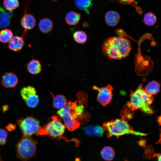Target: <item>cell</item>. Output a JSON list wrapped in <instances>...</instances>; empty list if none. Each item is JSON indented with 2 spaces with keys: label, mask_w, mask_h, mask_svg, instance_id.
Masks as SVG:
<instances>
[{
  "label": "cell",
  "mask_w": 161,
  "mask_h": 161,
  "mask_svg": "<svg viewBox=\"0 0 161 161\" xmlns=\"http://www.w3.org/2000/svg\"><path fill=\"white\" fill-rule=\"evenodd\" d=\"M131 48L130 40L123 36H116L108 38L104 41L102 52L110 59L119 60L127 57Z\"/></svg>",
  "instance_id": "1"
},
{
  "label": "cell",
  "mask_w": 161,
  "mask_h": 161,
  "mask_svg": "<svg viewBox=\"0 0 161 161\" xmlns=\"http://www.w3.org/2000/svg\"><path fill=\"white\" fill-rule=\"evenodd\" d=\"M154 100L153 96L146 92L141 84L134 91H131L130 100L126 105L133 111L139 109L146 114H151L154 111L150 106Z\"/></svg>",
  "instance_id": "2"
},
{
  "label": "cell",
  "mask_w": 161,
  "mask_h": 161,
  "mask_svg": "<svg viewBox=\"0 0 161 161\" xmlns=\"http://www.w3.org/2000/svg\"><path fill=\"white\" fill-rule=\"evenodd\" d=\"M102 127L107 131V136L108 138L112 136L118 138L125 134L145 136L148 134L134 130L128 121L121 118L106 122L103 124Z\"/></svg>",
  "instance_id": "3"
},
{
  "label": "cell",
  "mask_w": 161,
  "mask_h": 161,
  "mask_svg": "<svg viewBox=\"0 0 161 161\" xmlns=\"http://www.w3.org/2000/svg\"><path fill=\"white\" fill-rule=\"evenodd\" d=\"M37 143L31 136H23L16 145L17 157L22 161H27L35 157Z\"/></svg>",
  "instance_id": "4"
},
{
  "label": "cell",
  "mask_w": 161,
  "mask_h": 161,
  "mask_svg": "<svg viewBox=\"0 0 161 161\" xmlns=\"http://www.w3.org/2000/svg\"><path fill=\"white\" fill-rule=\"evenodd\" d=\"M61 119L60 116L52 117V120L41 128L39 135H46L53 138L61 137L64 132L65 127Z\"/></svg>",
  "instance_id": "5"
},
{
  "label": "cell",
  "mask_w": 161,
  "mask_h": 161,
  "mask_svg": "<svg viewBox=\"0 0 161 161\" xmlns=\"http://www.w3.org/2000/svg\"><path fill=\"white\" fill-rule=\"evenodd\" d=\"M18 125L23 136H31L33 134L39 135L41 127L39 121L32 116L21 117L17 120Z\"/></svg>",
  "instance_id": "6"
},
{
  "label": "cell",
  "mask_w": 161,
  "mask_h": 161,
  "mask_svg": "<svg viewBox=\"0 0 161 161\" xmlns=\"http://www.w3.org/2000/svg\"><path fill=\"white\" fill-rule=\"evenodd\" d=\"M71 106V102H69L64 107L58 110L57 113L63 119L65 127L69 131H72L78 128L80 123L78 121L75 120L72 115Z\"/></svg>",
  "instance_id": "7"
},
{
  "label": "cell",
  "mask_w": 161,
  "mask_h": 161,
  "mask_svg": "<svg viewBox=\"0 0 161 161\" xmlns=\"http://www.w3.org/2000/svg\"><path fill=\"white\" fill-rule=\"evenodd\" d=\"M23 100L29 107H36L39 103L38 95L35 89L31 86L23 88L20 91Z\"/></svg>",
  "instance_id": "8"
},
{
  "label": "cell",
  "mask_w": 161,
  "mask_h": 161,
  "mask_svg": "<svg viewBox=\"0 0 161 161\" xmlns=\"http://www.w3.org/2000/svg\"><path fill=\"white\" fill-rule=\"evenodd\" d=\"M92 88L94 90L98 91L97 100L101 105L105 106L111 102L113 90V88L111 85L109 84L106 86L101 88L94 86Z\"/></svg>",
  "instance_id": "9"
},
{
  "label": "cell",
  "mask_w": 161,
  "mask_h": 161,
  "mask_svg": "<svg viewBox=\"0 0 161 161\" xmlns=\"http://www.w3.org/2000/svg\"><path fill=\"white\" fill-rule=\"evenodd\" d=\"M30 1V0H27L26 3L24 14L20 20L21 25L24 29L23 34L25 35L27 34L28 30L34 27L36 23L34 16L28 13Z\"/></svg>",
  "instance_id": "10"
},
{
  "label": "cell",
  "mask_w": 161,
  "mask_h": 161,
  "mask_svg": "<svg viewBox=\"0 0 161 161\" xmlns=\"http://www.w3.org/2000/svg\"><path fill=\"white\" fill-rule=\"evenodd\" d=\"M18 80L17 76L12 72L5 73L2 76L1 83L6 88H11L15 87L17 85Z\"/></svg>",
  "instance_id": "11"
},
{
  "label": "cell",
  "mask_w": 161,
  "mask_h": 161,
  "mask_svg": "<svg viewBox=\"0 0 161 161\" xmlns=\"http://www.w3.org/2000/svg\"><path fill=\"white\" fill-rule=\"evenodd\" d=\"M25 37L23 35L21 36L16 35L13 36L9 42L8 48L15 52L20 51L24 45Z\"/></svg>",
  "instance_id": "12"
},
{
  "label": "cell",
  "mask_w": 161,
  "mask_h": 161,
  "mask_svg": "<svg viewBox=\"0 0 161 161\" xmlns=\"http://www.w3.org/2000/svg\"><path fill=\"white\" fill-rule=\"evenodd\" d=\"M13 13L0 7V29H4L9 26Z\"/></svg>",
  "instance_id": "13"
},
{
  "label": "cell",
  "mask_w": 161,
  "mask_h": 161,
  "mask_svg": "<svg viewBox=\"0 0 161 161\" xmlns=\"http://www.w3.org/2000/svg\"><path fill=\"white\" fill-rule=\"evenodd\" d=\"M105 18L108 25L111 27H115L118 23L120 19V16L117 12L109 10L106 13Z\"/></svg>",
  "instance_id": "14"
},
{
  "label": "cell",
  "mask_w": 161,
  "mask_h": 161,
  "mask_svg": "<svg viewBox=\"0 0 161 161\" xmlns=\"http://www.w3.org/2000/svg\"><path fill=\"white\" fill-rule=\"evenodd\" d=\"M28 72L33 75H37L41 72L42 65L40 61L33 58L27 64Z\"/></svg>",
  "instance_id": "15"
},
{
  "label": "cell",
  "mask_w": 161,
  "mask_h": 161,
  "mask_svg": "<svg viewBox=\"0 0 161 161\" xmlns=\"http://www.w3.org/2000/svg\"><path fill=\"white\" fill-rule=\"evenodd\" d=\"M39 30L42 32L47 34L52 30L53 27L52 21L47 18H44L41 19L38 24Z\"/></svg>",
  "instance_id": "16"
},
{
  "label": "cell",
  "mask_w": 161,
  "mask_h": 161,
  "mask_svg": "<svg viewBox=\"0 0 161 161\" xmlns=\"http://www.w3.org/2000/svg\"><path fill=\"white\" fill-rule=\"evenodd\" d=\"M80 18L81 16L79 13L72 11L66 14L65 20L66 23L68 25L75 26L78 23Z\"/></svg>",
  "instance_id": "17"
},
{
  "label": "cell",
  "mask_w": 161,
  "mask_h": 161,
  "mask_svg": "<svg viewBox=\"0 0 161 161\" xmlns=\"http://www.w3.org/2000/svg\"><path fill=\"white\" fill-rule=\"evenodd\" d=\"M160 84L156 80L149 82L144 88L146 92L152 96L157 94L160 91Z\"/></svg>",
  "instance_id": "18"
},
{
  "label": "cell",
  "mask_w": 161,
  "mask_h": 161,
  "mask_svg": "<svg viewBox=\"0 0 161 161\" xmlns=\"http://www.w3.org/2000/svg\"><path fill=\"white\" fill-rule=\"evenodd\" d=\"M53 97V106L54 108L60 109L64 107L67 103V100L66 97L63 95H58L55 96L51 93Z\"/></svg>",
  "instance_id": "19"
},
{
  "label": "cell",
  "mask_w": 161,
  "mask_h": 161,
  "mask_svg": "<svg viewBox=\"0 0 161 161\" xmlns=\"http://www.w3.org/2000/svg\"><path fill=\"white\" fill-rule=\"evenodd\" d=\"M115 152L114 149L109 146L103 148L101 152V155L102 158L106 161L112 160L114 158Z\"/></svg>",
  "instance_id": "20"
},
{
  "label": "cell",
  "mask_w": 161,
  "mask_h": 161,
  "mask_svg": "<svg viewBox=\"0 0 161 161\" xmlns=\"http://www.w3.org/2000/svg\"><path fill=\"white\" fill-rule=\"evenodd\" d=\"M76 6L80 10L89 13V9L93 5L92 0H75Z\"/></svg>",
  "instance_id": "21"
},
{
  "label": "cell",
  "mask_w": 161,
  "mask_h": 161,
  "mask_svg": "<svg viewBox=\"0 0 161 161\" xmlns=\"http://www.w3.org/2000/svg\"><path fill=\"white\" fill-rule=\"evenodd\" d=\"M12 31L8 29L4 28L0 31V41L3 43L9 42L13 37Z\"/></svg>",
  "instance_id": "22"
},
{
  "label": "cell",
  "mask_w": 161,
  "mask_h": 161,
  "mask_svg": "<svg viewBox=\"0 0 161 161\" xmlns=\"http://www.w3.org/2000/svg\"><path fill=\"white\" fill-rule=\"evenodd\" d=\"M73 36L75 41L80 44L85 43L88 38L86 33L82 30L75 31L73 34Z\"/></svg>",
  "instance_id": "23"
},
{
  "label": "cell",
  "mask_w": 161,
  "mask_h": 161,
  "mask_svg": "<svg viewBox=\"0 0 161 161\" xmlns=\"http://www.w3.org/2000/svg\"><path fill=\"white\" fill-rule=\"evenodd\" d=\"M3 3L6 10L11 12L19 6L18 0H3Z\"/></svg>",
  "instance_id": "24"
},
{
  "label": "cell",
  "mask_w": 161,
  "mask_h": 161,
  "mask_svg": "<svg viewBox=\"0 0 161 161\" xmlns=\"http://www.w3.org/2000/svg\"><path fill=\"white\" fill-rule=\"evenodd\" d=\"M143 21L144 23L148 26H152L154 25L157 21V18L152 13L148 12L144 15Z\"/></svg>",
  "instance_id": "25"
},
{
  "label": "cell",
  "mask_w": 161,
  "mask_h": 161,
  "mask_svg": "<svg viewBox=\"0 0 161 161\" xmlns=\"http://www.w3.org/2000/svg\"><path fill=\"white\" fill-rule=\"evenodd\" d=\"M121 118L128 121L132 118L134 115L133 111L131 110L126 105L123 107V109L120 112Z\"/></svg>",
  "instance_id": "26"
},
{
  "label": "cell",
  "mask_w": 161,
  "mask_h": 161,
  "mask_svg": "<svg viewBox=\"0 0 161 161\" xmlns=\"http://www.w3.org/2000/svg\"><path fill=\"white\" fill-rule=\"evenodd\" d=\"M7 132L3 129H0V144L3 145L6 143Z\"/></svg>",
  "instance_id": "27"
},
{
  "label": "cell",
  "mask_w": 161,
  "mask_h": 161,
  "mask_svg": "<svg viewBox=\"0 0 161 161\" xmlns=\"http://www.w3.org/2000/svg\"><path fill=\"white\" fill-rule=\"evenodd\" d=\"M104 130L103 127L99 126H96L94 128V134L97 136H102Z\"/></svg>",
  "instance_id": "28"
},
{
  "label": "cell",
  "mask_w": 161,
  "mask_h": 161,
  "mask_svg": "<svg viewBox=\"0 0 161 161\" xmlns=\"http://www.w3.org/2000/svg\"><path fill=\"white\" fill-rule=\"evenodd\" d=\"M94 128L92 126L89 125L84 128L85 133L87 135L90 136H93L94 134Z\"/></svg>",
  "instance_id": "29"
},
{
  "label": "cell",
  "mask_w": 161,
  "mask_h": 161,
  "mask_svg": "<svg viewBox=\"0 0 161 161\" xmlns=\"http://www.w3.org/2000/svg\"><path fill=\"white\" fill-rule=\"evenodd\" d=\"M118 2L123 5L130 4L133 2L134 0H117Z\"/></svg>",
  "instance_id": "30"
},
{
  "label": "cell",
  "mask_w": 161,
  "mask_h": 161,
  "mask_svg": "<svg viewBox=\"0 0 161 161\" xmlns=\"http://www.w3.org/2000/svg\"><path fill=\"white\" fill-rule=\"evenodd\" d=\"M16 127V126L14 124L10 123L6 126V129L9 131H11L14 130Z\"/></svg>",
  "instance_id": "31"
},
{
  "label": "cell",
  "mask_w": 161,
  "mask_h": 161,
  "mask_svg": "<svg viewBox=\"0 0 161 161\" xmlns=\"http://www.w3.org/2000/svg\"><path fill=\"white\" fill-rule=\"evenodd\" d=\"M145 141L144 140H140L139 143V145L142 146H143L144 145H145Z\"/></svg>",
  "instance_id": "32"
},
{
  "label": "cell",
  "mask_w": 161,
  "mask_h": 161,
  "mask_svg": "<svg viewBox=\"0 0 161 161\" xmlns=\"http://www.w3.org/2000/svg\"><path fill=\"white\" fill-rule=\"evenodd\" d=\"M0 161H3L2 160V158L0 156Z\"/></svg>",
  "instance_id": "33"
},
{
  "label": "cell",
  "mask_w": 161,
  "mask_h": 161,
  "mask_svg": "<svg viewBox=\"0 0 161 161\" xmlns=\"http://www.w3.org/2000/svg\"></svg>",
  "instance_id": "34"
}]
</instances>
